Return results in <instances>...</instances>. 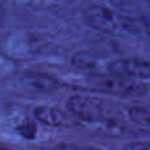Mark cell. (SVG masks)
<instances>
[{
	"label": "cell",
	"mask_w": 150,
	"mask_h": 150,
	"mask_svg": "<svg viewBox=\"0 0 150 150\" xmlns=\"http://www.w3.org/2000/svg\"><path fill=\"white\" fill-rule=\"evenodd\" d=\"M71 65L78 70L91 74H99L101 70V61L87 52H78L74 54L71 58Z\"/></svg>",
	"instance_id": "7"
},
{
	"label": "cell",
	"mask_w": 150,
	"mask_h": 150,
	"mask_svg": "<svg viewBox=\"0 0 150 150\" xmlns=\"http://www.w3.org/2000/svg\"><path fill=\"white\" fill-rule=\"evenodd\" d=\"M122 26L127 33L150 38V16L122 15Z\"/></svg>",
	"instance_id": "6"
},
{
	"label": "cell",
	"mask_w": 150,
	"mask_h": 150,
	"mask_svg": "<svg viewBox=\"0 0 150 150\" xmlns=\"http://www.w3.org/2000/svg\"><path fill=\"white\" fill-rule=\"evenodd\" d=\"M57 150H101V149L93 148V146H88V145H75V144H66V145L58 146Z\"/></svg>",
	"instance_id": "11"
},
{
	"label": "cell",
	"mask_w": 150,
	"mask_h": 150,
	"mask_svg": "<svg viewBox=\"0 0 150 150\" xmlns=\"http://www.w3.org/2000/svg\"><path fill=\"white\" fill-rule=\"evenodd\" d=\"M128 116L134 124L150 129V105H133L128 109Z\"/></svg>",
	"instance_id": "9"
},
{
	"label": "cell",
	"mask_w": 150,
	"mask_h": 150,
	"mask_svg": "<svg viewBox=\"0 0 150 150\" xmlns=\"http://www.w3.org/2000/svg\"><path fill=\"white\" fill-rule=\"evenodd\" d=\"M34 117L40 122L49 127H70L73 120L67 113L53 107H37L34 109Z\"/></svg>",
	"instance_id": "5"
},
{
	"label": "cell",
	"mask_w": 150,
	"mask_h": 150,
	"mask_svg": "<svg viewBox=\"0 0 150 150\" xmlns=\"http://www.w3.org/2000/svg\"><path fill=\"white\" fill-rule=\"evenodd\" d=\"M124 150H150V141H133L127 144Z\"/></svg>",
	"instance_id": "10"
},
{
	"label": "cell",
	"mask_w": 150,
	"mask_h": 150,
	"mask_svg": "<svg viewBox=\"0 0 150 150\" xmlns=\"http://www.w3.org/2000/svg\"><path fill=\"white\" fill-rule=\"evenodd\" d=\"M108 73L125 79H150V61L141 58H120L108 63Z\"/></svg>",
	"instance_id": "4"
},
{
	"label": "cell",
	"mask_w": 150,
	"mask_h": 150,
	"mask_svg": "<svg viewBox=\"0 0 150 150\" xmlns=\"http://www.w3.org/2000/svg\"><path fill=\"white\" fill-rule=\"evenodd\" d=\"M88 83L93 90L120 98H141L149 92V87L145 83L140 80L125 79L112 74H92Z\"/></svg>",
	"instance_id": "2"
},
{
	"label": "cell",
	"mask_w": 150,
	"mask_h": 150,
	"mask_svg": "<svg viewBox=\"0 0 150 150\" xmlns=\"http://www.w3.org/2000/svg\"><path fill=\"white\" fill-rule=\"evenodd\" d=\"M84 20L87 25L99 32H103V33H127L122 26V15L109 9V8L101 7V5H93V7L88 8L84 12Z\"/></svg>",
	"instance_id": "3"
},
{
	"label": "cell",
	"mask_w": 150,
	"mask_h": 150,
	"mask_svg": "<svg viewBox=\"0 0 150 150\" xmlns=\"http://www.w3.org/2000/svg\"><path fill=\"white\" fill-rule=\"evenodd\" d=\"M67 109L76 119L92 124H105L111 127H124L122 112L119 105L101 98L74 95L67 100Z\"/></svg>",
	"instance_id": "1"
},
{
	"label": "cell",
	"mask_w": 150,
	"mask_h": 150,
	"mask_svg": "<svg viewBox=\"0 0 150 150\" xmlns=\"http://www.w3.org/2000/svg\"><path fill=\"white\" fill-rule=\"evenodd\" d=\"M24 82L28 87L33 88L37 91H50L54 90L59 86L57 79L47 74H40V73H29L24 76Z\"/></svg>",
	"instance_id": "8"
}]
</instances>
